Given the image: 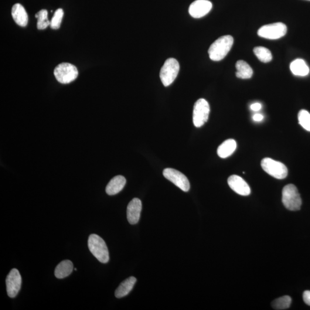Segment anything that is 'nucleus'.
I'll list each match as a JSON object with an SVG mask.
<instances>
[{"instance_id": "obj_1", "label": "nucleus", "mask_w": 310, "mask_h": 310, "mask_svg": "<svg viewBox=\"0 0 310 310\" xmlns=\"http://www.w3.org/2000/svg\"><path fill=\"white\" fill-rule=\"evenodd\" d=\"M233 37L225 35L217 39L209 48L208 53L211 60L220 61L227 55L233 46Z\"/></svg>"}, {"instance_id": "obj_2", "label": "nucleus", "mask_w": 310, "mask_h": 310, "mask_svg": "<svg viewBox=\"0 0 310 310\" xmlns=\"http://www.w3.org/2000/svg\"><path fill=\"white\" fill-rule=\"evenodd\" d=\"M88 247L91 253L102 263H107L110 260V254L106 243L97 234H92L88 237Z\"/></svg>"}, {"instance_id": "obj_3", "label": "nucleus", "mask_w": 310, "mask_h": 310, "mask_svg": "<svg viewBox=\"0 0 310 310\" xmlns=\"http://www.w3.org/2000/svg\"><path fill=\"white\" fill-rule=\"evenodd\" d=\"M282 202L285 208L291 211L301 209L302 201L296 187L289 184L285 186L282 192Z\"/></svg>"}, {"instance_id": "obj_4", "label": "nucleus", "mask_w": 310, "mask_h": 310, "mask_svg": "<svg viewBox=\"0 0 310 310\" xmlns=\"http://www.w3.org/2000/svg\"><path fill=\"white\" fill-rule=\"evenodd\" d=\"M179 69V63L176 59L169 58L166 61L160 73V78L165 86L168 87L173 83L178 76Z\"/></svg>"}, {"instance_id": "obj_5", "label": "nucleus", "mask_w": 310, "mask_h": 310, "mask_svg": "<svg viewBox=\"0 0 310 310\" xmlns=\"http://www.w3.org/2000/svg\"><path fill=\"white\" fill-rule=\"evenodd\" d=\"M261 166L265 172L276 179H283L288 175V169L283 163L271 158L262 160Z\"/></svg>"}, {"instance_id": "obj_6", "label": "nucleus", "mask_w": 310, "mask_h": 310, "mask_svg": "<svg viewBox=\"0 0 310 310\" xmlns=\"http://www.w3.org/2000/svg\"><path fill=\"white\" fill-rule=\"evenodd\" d=\"M54 76L59 83L67 84L77 79L78 71L77 67L69 63H62L54 70Z\"/></svg>"}, {"instance_id": "obj_7", "label": "nucleus", "mask_w": 310, "mask_h": 310, "mask_svg": "<svg viewBox=\"0 0 310 310\" xmlns=\"http://www.w3.org/2000/svg\"><path fill=\"white\" fill-rule=\"evenodd\" d=\"M210 109L208 102L203 98L199 99L194 105L193 123L197 128H200L208 120Z\"/></svg>"}, {"instance_id": "obj_8", "label": "nucleus", "mask_w": 310, "mask_h": 310, "mask_svg": "<svg viewBox=\"0 0 310 310\" xmlns=\"http://www.w3.org/2000/svg\"><path fill=\"white\" fill-rule=\"evenodd\" d=\"M287 31V27L282 23L270 24L261 27L258 30V35L263 38L275 40L285 35Z\"/></svg>"}, {"instance_id": "obj_9", "label": "nucleus", "mask_w": 310, "mask_h": 310, "mask_svg": "<svg viewBox=\"0 0 310 310\" xmlns=\"http://www.w3.org/2000/svg\"><path fill=\"white\" fill-rule=\"evenodd\" d=\"M163 175L183 192H189L190 188V182L187 177L182 172L173 169H166L163 171Z\"/></svg>"}, {"instance_id": "obj_10", "label": "nucleus", "mask_w": 310, "mask_h": 310, "mask_svg": "<svg viewBox=\"0 0 310 310\" xmlns=\"http://www.w3.org/2000/svg\"><path fill=\"white\" fill-rule=\"evenodd\" d=\"M22 277L17 269H12L6 277V291L10 298H14L18 295L22 286Z\"/></svg>"}, {"instance_id": "obj_11", "label": "nucleus", "mask_w": 310, "mask_h": 310, "mask_svg": "<svg viewBox=\"0 0 310 310\" xmlns=\"http://www.w3.org/2000/svg\"><path fill=\"white\" fill-rule=\"evenodd\" d=\"M212 6V3L208 0H196L190 5L189 12L193 18L199 19L208 14Z\"/></svg>"}, {"instance_id": "obj_12", "label": "nucleus", "mask_w": 310, "mask_h": 310, "mask_svg": "<svg viewBox=\"0 0 310 310\" xmlns=\"http://www.w3.org/2000/svg\"><path fill=\"white\" fill-rule=\"evenodd\" d=\"M228 185L234 192L243 196H247L251 194V189L248 183L241 177L233 175L228 178Z\"/></svg>"}, {"instance_id": "obj_13", "label": "nucleus", "mask_w": 310, "mask_h": 310, "mask_svg": "<svg viewBox=\"0 0 310 310\" xmlns=\"http://www.w3.org/2000/svg\"><path fill=\"white\" fill-rule=\"evenodd\" d=\"M142 209L141 201L138 198L133 199L127 207V219L129 223L135 225L139 222Z\"/></svg>"}, {"instance_id": "obj_14", "label": "nucleus", "mask_w": 310, "mask_h": 310, "mask_svg": "<svg viewBox=\"0 0 310 310\" xmlns=\"http://www.w3.org/2000/svg\"><path fill=\"white\" fill-rule=\"evenodd\" d=\"M12 16L15 23L20 26L26 27L28 24V15L25 8L20 4H16L13 6Z\"/></svg>"}, {"instance_id": "obj_15", "label": "nucleus", "mask_w": 310, "mask_h": 310, "mask_svg": "<svg viewBox=\"0 0 310 310\" xmlns=\"http://www.w3.org/2000/svg\"><path fill=\"white\" fill-rule=\"evenodd\" d=\"M125 177L118 175L112 178L106 187V193L110 196H114L124 189L126 184Z\"/></svg>"}, {"instance_id": "obj_16", "label": "nucleus", "mask_w": 310, "mask_h": 310, "mask_svg": "<svg viewBox=\"0 0 310 310\" xmlns=\"http://www.w3.org/2000/svg\"><path fill=\"white\" fill-rule=\"evenodd\" d=\"M237 143L233 139H228L221 144L217 149V154L221 158H226L234 152Z\"/></svg>"}, {"instance_id": "obj_17", "label": "nucleus", "mask_w": 310, "mask_h": 310, "mask_svg": "<svg viewBox=\"0 0 310 310\" xmlns=\"http://www.w3.org/2000/svg\"><path fill=\"white\" fill-rule=\"evenodd\" d=\"M137 280L135 277H130L122 282L115 292V297L121 298L129 294L134 287Z\"/></svg>"}, {"instance_id": "obj_18", "label": "nucleus", "mask_w": 310, "mask_h": 310, "mask_svg": "<svg viewBox=\"0 0 310 310\" xmlns=\"http://www.w3.org/2000/svg\"><path fill=\"white\" fill-rule=\"evenodd\" d=\"M290 69L295 76L305 77L310 73V69L305 61L302 59H296L291 63Z\"/></svg>"}, {"instance_id": "obj_19", "label": "nucleus", "mask_w": 310, "mask_h": 310, "mask_svg": "<svg viewBox=\"0 0 310 310\" xmlns=\"http://www.w3.org/2000/svg\"><path fill=\"white\" fill-rule=\"evenodd\" d=\"M73 271V264L70 260H64L57 265L55 276L57 279H63L69 277Z\"/></svg>"}, {"instance_id": "obj_20", "label": "nucleus", "mask_w": 310, "mask_h": 310, "mask_svg": "<svg viewBox=\"0 0 310 310\" xmlns=\"http://www.w3.org/2000/svg\"><path fill=\"white\" fill-rule=\"evenodd\" d=\"M236 77L241 79H250L253 76L254 71L251 67L244 60L237 61L236 64Z\"/></svg>"}, {"instance_id": "obj_21", "label": "nucleus", "mask_w": 310, "mask_h": 310, "mask_svg": "<svg viewBox=\"0 0 310 310\" xmlns=\"http://www.w3.org/2000/svg\"><path fill=\"white\" fill-rule=\"evenodd\" d=\"M254 52L257 58L263 63H268L272 59V53L267 48L257 47L254 49Z\"/></svg>"}, {"instance_id": "obj_22", "label": "nucleus", "mask_w": 310, "mask_h": 310, "mask_svg": "<svg viewBox=\"0 0 310 310\" xmlns=\"http://www.w3.org/2000/svg\"><path fill=\"white\" fill-rule=\"evenodd\" d=\"M37 19V29L42 30L47 28L50 26L51 22L48 19V12L46 9H42L37 12L35 15Z\"/></svg>"}, {"instance_id": "obj_23", "label": "nucleus", "mask_w": 310, "mask_h": 310, "mask_svg": "<svg viewBox=\"0 0 310 310\" xmlns=\"http://www.w3.org/2000/svg\"><path fill=\"white\" fill-rule=\"evenodd\" d=\"M292 302L289 296H282L272 303V306L275 310H285L289 308Z\"/></svg>"}, {"instance_id": "obj_24", "label": "nucleus", "mask_w": 310, "mask_h": 310, "mask_svg": "<svg viewBox=\"0 0 310 310\" xmlns=\"http://www.w3.org/2000/svg\"><path fill=\"white\" fill-rule=\"evenodd\" d=\"M298 117L299 124L306 131L310 132V113L309 112L306 110H301L299 112Z\"/></svg>"}, {"instance_id": "obj_25", "label": "nucleus", "mask_w": 310, "mask_h": 310, "mask_svg": "<svg viewBox=\"0 0 310 310\" xmlns=\"http://www.w3.org/2000/svg\"><path fill=\"white\" fill-rule=\"evenodd\" d=\"M64 12L62 9H57L54 13L53 18L51 20L50 27L53 29H57L60 28L62 23Z\"/></svg>"}, {"instance_id": "obj_26", "label": "nucleus", "mask_w": 310, "mask_h": 310, "mask_svg": "<svg viewBox=\"0 0 310 310\" xmlns=\"http://www.w3.org/2000/svg\"><path fill=\"white\" fill-rule=\"evenodd\" d=\"M303 301L306 304L310 306V291H306L303 293Z\"/></svg>"}, {"instance_id": "obj_27", "label": "nucleus", "mask_w": 310, "mask_h": 310, "mask_svg": "<svg viewBox=\"0 0 310 310\" xmlns=\"http://www.w3.org/2000/svg\"><path fill=\"white\" fill-rule=\"evenodd\" d=\"M261 104L260 103H258V102L252 104L251 106V110L254 112L259 111L261 110Z\"/></svg>"}, {"instance_id": "obj_28", "label": "nucleus", "mask_w": 310, "mask_h": 310, "mask_svg": "<svg viewBox=\"0 0 310 310\" xmlns=\"http://www.w3.org/2000/svg\"><path fill=\"white\" fill-rule=\"evenodd\" d=\"M264 119L263 115L261 114L257 113L255 114L253 116V120L254 121L260 122L263 120Z\"/></svg>"}, {"instance_id": "obj_29", "label": "nucleus", "mask_w": 310, "mask_h": 310, "mask_svg": "<svg viewBox=\"0 0 310 310\" xmlns=\"http://www.w3.org/2000/svg\"><path fill=\"white\" fill-rule=\"evenodd\" d=\"M74 270H75V271H77V268H74Z\"/></svg>"}, {"instance_id": "obj_30", "label": "nucleus", "mask_w": 310, "mask_h": 310, "mask_svg": "<svg viewBox=\"0 0 310 310\" xmlns=\"http://www.w3.org/2000/svg\"><path fill=\"white\" fill-rule=\"evenodd\" d=\"M309 1H310V0H309Z\"/></svg>"}]
</instances>
